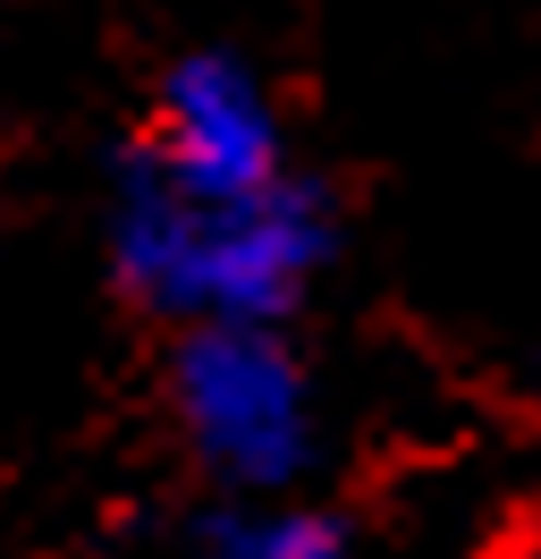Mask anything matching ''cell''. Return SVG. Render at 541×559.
Here are the masks:
<instances>
[{"label":"cell","mask_w":541,"mask_h":559,"mask_svg":"<svg viewBox=\"0 0 541 559\" xmlns=\"http://www.w3.org/2000/svg\"><path fill=\"white\" fill-rule=\"evenodd\" d=\"M347 254V204L313 162L270 187H187L128 144L101 178V272L144 322H297Z\"/></svg>","instance_id":"6da1fadb"},{"label":"cell","mask_w":541,"mask_h":559,"mask_svg":"<svg viewBox=\"0 0 541 559\" xmlns=\"http://www.w3.org/2000/svg\"><path fill=\"white\" fill-rule=\"evenodd\" d=\"M119 144L135 162H153L161 178H187V187H270V178L304 170L297 119L279 103V85L237 43L169 51Z\"/></svg>","instance_id":"3957f363"},{"label":"cell","mask_w":541,"mask_h":559,"mask_svg":"<svg viewBox=\"0 0 541 559\" xmlns=\"http://www.w3.org/2000/svg\"><path fill=\"white\" fill-rule=\"evenodd\" d=\"M161 559H356V518L322 491H195Z\"/></svg>","instance_id":"277c9868"},{"label":"cell","mask_w":541,"mask_h":559,"mask_svg":"<svg viewBox=\"0 0 541 559\" xmlns=\"http://www.w3.org/2000/svg\"><path fill=\"white\" fill-rule=\"evenodd\" d=\"M516 382H525V399H533V416H541V340H533V356H525V373H516Z\"/></svg>","instance_id":"5b68a950"},{"label":"cell","mask_w":541,"mask_h":559,"mask_svg":"<svg viewBox=\"0 0 541 559\" xmlns=\"http://www.w3.org/2000/svg\"><path fill=\"white\" fill-rule=\"evenodd\" d=\"M161 424L195 491H313L330 457V399L297 322H178Z\"/></svg>","instance_id":"7a4b0ae2"}]
</instances>
